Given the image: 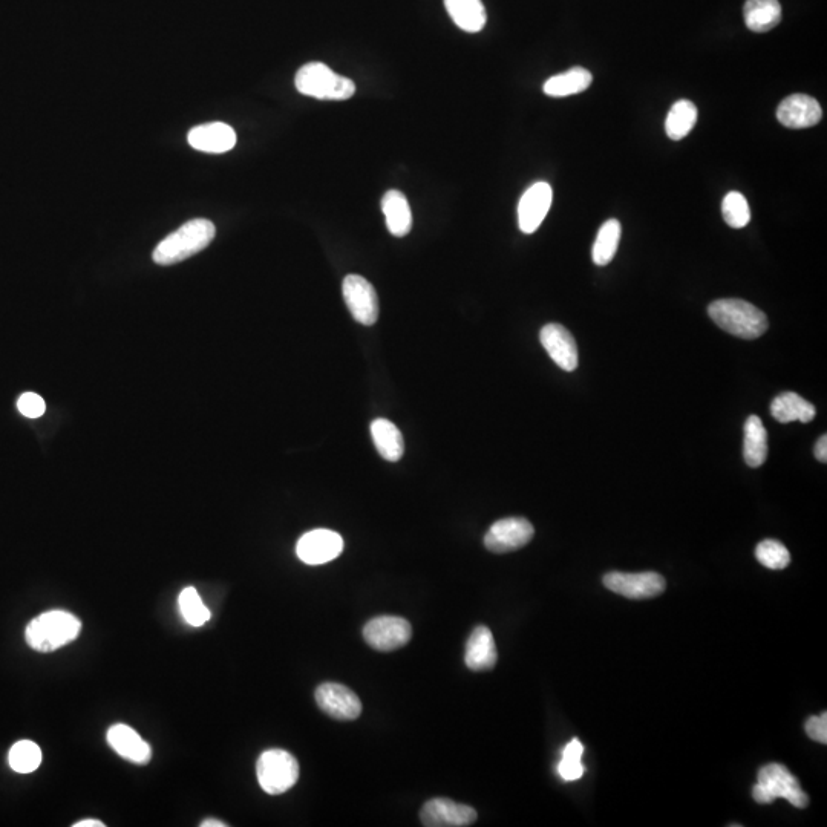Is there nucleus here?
Returning <instances> with one entry per match:
<instances>
[{
    "instance_id": "nucleus-1",
    "label": "nucleus",
    "mask_w": 827,
    "mask_h": 827,
    "mask_svg": "<svg viewBox=\"0 0 827 827\" xmlns=\"http://www.w3.org/2000/svg\"><path fill=\"white\" fill-rule=\"evenodd\" d=\"M215 235L216 229L212 221L197 218L166 236L152 253V258L158 265L178 264L203 252Z\"/></svg>"
},
{
    "instance_id": "nucleus-2",
    "label": "nucleus",
    "mask_w": 827,
    "mask_h": 827,
    "mask_svg": "<svg viewBox=\"0 0 827 827\" xmlns=\"http://www.w3.org/2000/svg\"><path fill=\"white\" fill-rule=\"evenodd\" d=\"M82 622L63 610L42 613L28 624L27 644L39 653H51L79 638Z\"/></svg>"
},
{
    "instance_id": "nucleus-3",
    "label": "nucleus",
    "mask_w": 827,
    "mask_h": 827,
    "mask_svg": "<svg viewBox=\"0 0 827 827\" xmlns=\"http://www.w3.org/2000/svg\"><path fill=\"white\" fill-rule=\"evenodd\" d=\"M710 318L717 327L740 339L754 340L768 330L766 314L742 299H719L708 307Z\"/></svg>"
},
{
    "instance_id": "nucleus-4",
    "label": "nucleus",
    "mask_w": 827,
    "mask_h": 827,
    "mask_svg": "<svg viewBox=\"0 0 827 827\" xmlns=\"http://www.w3.org/2000/svg\"><path fill=\"white\" fill-rule=\"evenodd\" d=\"M296 89L301 94L318 100H348L356 92L353 80L339 76L324 63H307L299 69L295 79Z\"/></svg>"
},
{
    "instance_id": "nucleus-5",
    "label": "nucleus",
    "mask_w": 827,
    "mask_h": 827,
    "mask_svg": "<svg viewBox=\"0 0 827 827\" xmlns=\"http://www.w3.org/2000/svg\"><path fill=\"white\" fill-rule=\"evenodd\" d=\"M752 797L760 805H769L777 798H785L798 809L809 805L808 794L800 788L797 778L780 763H769L760 769L759 783L752 788Z\"/></svg>"
},
{
    "instance_id": "nucleus-6",
    "label": "nucleus",
    "mask_w": 827,
    "mask_h": 827,
    "mask_svg": "<svg viewBox=\"0 0 827 827\" xmlns=\"http://www.w3.org/2000/svg\"><path fill=\"white\" fill-rule=\"evenodd\" d=\"M256 775L262 791L270 795L285 794L298 782L299 763L284 749H269L259 757Z\"/></svg>"
},
{
    "instance_id": "nucleus-7",
    "label": "nucleus",
    "mask_w": 827,
    "mask_h": 827,
    "mask_svg": "<svg viewBox=\"0 0 827 827\" xmlns=\"http://www.w3.org/2000/svg\"><path fill=\"white\" fill-rule=\"evenodd\" d=\"M412 638V627L399 616H379L363 627V639L377 651L399 650Z\"/></svg>"
},
{
    "instance_id": "nucleus-8",
    "label": "nucleus",
    "mask_w": 827,
    "mask_h": 827,
    "mask_svg": "<svg viewBox=\"0 0 827 827\" xmlns=\"http://www.w3.org/2000/svg\"><path fill=\"white\" fill-rule=\"evenodd\" d=\"M605 589L628 599H651L665 592L664 576L654 572H612L604 576Z\"/></svg>"
},
{
    "instance_id": "nucleus-9",
    "label": "nucleus",
    "mask_w": 827,
    "mask_h": 827,
    "mask_svg": "<svg viewBox=\"0 0 827 827\" xmlns=\"http://www.w3.org/2000/svg\"><path fill=\"white\" fill-rule=\"evenodd\" d=\"M535 535L532 523L526 518H504L492 524L484 537V546L494 553H509L523 549Z\"/></svg>"
},
{
    "instance_id": "nucleus-10",
    "label": "nucleus",
    "mask_w": 827,
    "mask_h": 827,
    "mask_svg": "<svg viewBox=\"0 0 827 827\" xmlns=\"http://www.w3.org/2000/svg\"><path fill=\"white\" fill-rule=\"evenodd\" d=\"M342 290L351 316L367 327L376 324L379 319V298L373 285L362 276L348 275L344 279Z\"/></svg>"
},
{
    "instance_id": "nucleus-11",
    "label": "nucleus",
    "mask_w": 827,
    "mask_h": 827,
    "mask_svg": "<svg viewBox=\"0 0 827 827\" xmlns=\"http://www.w3.org/2000/svg\"><path fill=\"white\" fill-rule=\"evenodd\" d=\"M344 552V540L339 533L328 529H316L302 535L296 553L302 563L321 566L330 563Z\"/></svg>"
},
{
    "instance_id": "nucleus-12",
    "label": "nucleus",
    "mask_w": 827,
    "mask_h": 827,
    "mask_svg": "<svg viewBox=\"0 0 827 827\" xmlns=\"http://www.w3.org/2000/svg\"><path fill=\"white\" fill-rule=\"evenodd\" d=\"M316 703L331 719L348 722L362 714V702L357 694L342 684H322L316 690Z\"/></svg>"
},
{
    "instance_id": "nucleus-13",
    "label": "nucleus",
    "mask_w": 827,
    "mask_h": 827,
    "mask_svg": "<svg viewBox=\"0 0 827 827\" xmlns=\"http://www.w3.org/2000/svg\"><path fill=\"white\" fill-rule=\"evenodd\" d=\"M477 817L474 808L449 798H432L426 801L420 812V820L426 827H466L474 824Z\"/></svg>"
},
{
    "instance_id": "nucleus-14",
    "label": "nucleus",
    "mask_w": 827,
    "mask_h": 827,
    "mask_svg": "<svg viewBox=\"0 0 827 827\" xmlns=\"http://www.w3.org/2000/svg\"><path fill=\"white\" fill-rule=\"evenodd\" d=\"M553 190L550 184L540 181L530 186L518 204V224L523 233L537 232L552 207Z\"/></svg>"
},
{
    "instance_id": "nucleus-15",
    "label": "nucleus",
    "mask_w": 827,
    "mask_h": 827,
    "mask_svg": "<svg viewBox=\"0 0 827 827\" xmlns=\"http://www.w3.org/2000/svg\"><path fill=\"white\" fill-rule=\"evenodd\" d=\"M821 118L823 109L811 95H789L777 109V120L788 129L812 128L820 123Z\"/></svg>"
},
{
    "instance_id": "nucleus-16",
    "label": "nucleus",
    "mask_w": 827,
    "mask_h": 827,
    "mask_svg": "<svg viewBox=\"0 0 827 827\" xmlns=\"http://www.w3.org/2000/svg\"><path fill=\"white\" fill-rule=\"evenodd\" d=\"M540 340L550 359L561 370L570 373L578 368V345L566 327L559 324L546 325L541 330Z\"/></svg>"
},
{
    "instance_id": "nucleus-17",
    "label": "nucleus",
    "mask_w": 827,
    "mask_h": 827,
    "mask_svg": "<svg viewBox=\"0 0 827 827\" xmlns=\"http://www.w3.org/2000/svg\"><path fill=\"white\" fill-rule=\"evenodd\" d=\"M106 739L118 756L128 762L146 765L152 759L151 746L131 726L123 725V723L112 725Z\"/></svg>"
},
{
    "instance_id": "nucleus-18",
    "label": "nucleus",
    "mask_w": 827,
    "mask_h": 827,
    "mask_svg": "<svg viewBox=\"0 0 827 827\" xmlns=\"http://www.w3.org/2000/svg\"><path fill=\"white\" fill-rule=\"evenodd\" d=\"M190 146L207 154H224L232 151L236 144V134L226 123H207L190 129L187 135Z\"/></svg>"
},
{
    "instance_id": "nucleus-19",
    "label": "nucleus",
    "mask_w": 827,
    "mask_h": 827,
    "mask_svg": "<svg viewBox=\"0 0 827 827\" xmlns=\"http://www.w3.org/2000/svg\"><path fill=\"white\" fill-rule=\"evenodd\" d=\"M497 661V645L492 631L484 625H478L466 644V667L471 671H489L497 665Z\"/></svg>"
},
{
    "instance_id": "nucleus-20",
    "label": "nucleus",
    "mask_w": 827,
    "mask_h": 827,
    "mask_svg": "<svg viewBox=\"0 0 827 827\" xmlns=\"http://www.w3.org/2000/svg\"><path fill=\"white\" fill-rule=\"evenodd\" d=\"M382 210L391 235L403 238L411 232V207L402 192L388 190L382 198Z\"/></svg>"
},
{
    "instance_id": "nucleus-21",
    "label": "nucleus",
    "mask_w": 827,
    "mask_h": 827,
    "mask_svg": "<svg viewBox=\"0 0 827 827\" xmlns=\"http://www.w3.org/2000/svg\"><path fill=\"white\" fill-rule=\"evenodd\" d=\"M745 23L752 33H768L782 22V5L778 0H746Z\"/></svg>"
},
{
    "instance_id": "nucleus-22",
    "label": "nucleus",
    "mask_w": 827,
    "mask_h": 827,
    "mask_svg": "<svg viewBox=\"0 0 827 827\" xmlns=\"http://www.w3.org/2000/svg\"><path fill=\"white\" fill-rule=\"evenodd\" d=\"M771 414L780 423H809L815 419L814 405L797 393H783L771 403Z\"/></svg>"
},
{
    "instance_id": "nucleus-23",
    "label": "nucleus",
    "mask_w": 827,
    "mask_h": 827,
    "mask_svg": "<svg viewBox=\"0 0 827 827\" xmlns=\"http://www.w3.org/2000/svg\"><path fill=\"white\" fill-rule=\"evenodd\" d=\"M371 437L379 454L386 461H399L405 454V442L402 432L393 422L386 419H377L371 423Z\"/></svg>"
},
{
    "instance_id": "nucleus-24",
    "label": "nucleus",
    "mask_w": 827,
    "mask_h": 827,
    "mask_svg": "<svg viewBox=\"0 0 827 827\" xmlns=\"http://www.w3.org/2000/svg\"><path fill=\"white\" fill-rule=\"evenodd\" d=\"M592 82V72L587 71L586 68H581V66H575V68L569 69V71L564 72V74L550 77V79L544 83L543 89L544 94L549 95V97L561 99V97L581 94V92L590 88Z\"/></svg>"
},
{
    "instance_id": "nucleus-25",
    "label": "nucleus",
    "mask_w": 827,
    "mask_h": 827,
    "mask_svg": "<svg viewBox=\"0 0 827 827\" xmlns=\"http://www.w3.org/2000/svg\"><path fill=\"white\" fill-rule=\"evenodd\" d=\"M743 457L749 468H760L768 458V432L760 417L751 416L746 420Z\"/></svg>"
},
{
    "instance_id": "nucleus-26",
    "label": "nucleus",
    "mask_w": 827,
    "mask_h": 827,
    "mask_svg": "<svg viewBox=\"0 0 827 827\" xmlns=\"http://www.w3.org/2000/svg\"><path fill=\"white\" fill-rule=\"evenodd\" d=\"M445 7L455 25L466 33H478L488 20L481 0H445Z\"/></svg>"
},
{
    "instance_id": "nucleus-27",
    "label": "nucleus",
    "mask_w": 827,
    "mask_h": 827,
    "mask_svg": "<svg viewBox=\"0 0 827 827\" xmlns=\"http://www.w3.org/2000/svg\"><path fill=\"white\" fill-rule=\"evenodd\" d=\"M697 115H699V112H697L696 105L690 100H679V102L674 103L670 112H668L667 120H665V132H667L668 138L679 141L690 135V132L696 126Z\"/></svg>"
},
{
    "instance_id": "nucleus-28",
    "label": "nucleus",
    "mask_w": 827,
    "mask_h": 827,
    "mask_svg": "<svg viewBox=\"0 0 827 827\" xmlns=\"http://www.w3.org/2000/svg\"><path fill=\"white\" fill-rule=\"evenodd\" d=\"M621 223L618 220H608L602 224L593 244V262L599 267L610 264L618 252L619 241H621Z\"/></svg>"
},
{
    "instance_id": "nucleus-29",
    "label": "nucleus",
    "mask_w": 827,
    "mask_h": 827,
    "mask_svg": "<svg viewBox=\"0 0 827 827\" xmlns=\"http://www.w3.org/2000/svg\"><path fill=\"white\" fill-rule=\"evenodd\" d=\"M8 762H10L13 771L19 772V774H30V772L36 771L42 763V751L31 740H22V742H17L11 748Z\"/></svg>"
},
{
    "instance_id": "nucleus-30",
    "label": "nucleus",
    "mask_w": 827,
    "mask_h": 827,
    "mask_svg": "<svg viewBox=\"0 0 827 827\" xmlns=\"http://www.w3.org/2000/svg\"><path fill=\"white\" fill-rule=\"evenodd\" d=\"M722 215L725 223L733 229H743L748 226L751 221V209L742 193L736 190L726 193L722 201Z\"/></svg>"
},
{
    "instance_id": "nucleus-31",
    "label": "nucleus",
    "mask_w": 827,
    "mask_h": 827,
    "mask_svg": "<svg viewBox=\"0 0 827 827\" xmlns=\"http://www.w3.org/2000/svg\"><path fill=\"white\" fill-rule=\"evenodd\" d=\"M178 605H180L181 615L186 619L187 624L193 625V627H201L210 619L209 608L206 607L203 599L198 595L197 589H193V587H186L180 593Z\"/></svg>"
},
{
    "instance_id": "nucleus-32",
    "label": "nucleus",
    "mask_w": 827,
    "mask_h": 827,
    "mask_svg": "<svg viewBox=\"0 0 827 827\" xmlns=\"http://www.w3.org/2000/svg\"><path fill=\"white\" fill-rule=\"evenodd\" d=\"M756 558L762 566L771 570L786 569L791 563V553L775 540H765L757 546Z\"/></svg>"
},
{
    "instance_id": "nucleus-33",
    "label": "nucleus",
    "mask_w": 827,
    "mask_h": 827,
    "mask_svg": "<svg viewBox=\"0 0 827 827\" xmlns=\"http://www.w3.org/2000/svg\"><path fill=\"white\" fill-rule=\"evenodd\" d=\"M17 408L22 412L23 416L30 417V419H37L43 416L46 411L45 402L42 397L34 393H25L17 400Z\"/></svg>"
},
{
    "instance_id": "nucleus-34",
    "label": "nucleus",
    "mask_w": 827,
    "mask_h": 827,
    "mask_svg": "<svg viewBox=\"0 0 827 827\" xmlns=\"http://www.w3.org/2000/svg\"><path fill=\"white\" fill-rule=\"evenodd\" d=\"M806 734H808L809 739L814 740V742L823 743L826 745L827 743V713L821 714V716H812L809 717L808 722H806Z\"/></svg>"
},
{
    "instance_id": "nucleus-35",
    "label": "nucleus",
    "mask_w": 827,
    "mask_h": 827,
    "mask_svg": "<svg viewBox=\"0 0 827 827\" xmlns=\"http://www.w3.org/2000/svg\"><path fill=\"white\" fill-rule=\"evenodd\" d=\"M558 772L567 782H575L584 774V766H582L581 760L563 757V760L559 763Z\"/></svg>"
},
{
    "instance_id": "nucleus-36",
    "label": "nucleus",
    "mask_w": 827,
    "mask_h": 827,
    "mask_svg": "<svg viewBox=\"0 0 827 827\" xmlns=\"http://www.w3.org/2000/svg\"><path fill=\"white\" fill-rule=\"evenodd\" d=\"M815 458L821 463H826L827 461V437L826 435H821L820 439H818L817 445H815Z\"/></svg>"
},
{
    "instance_id": "nucleus-37",
    "label": "nucleus",
    "mask_w": 827,
    "mask_h": 827,
    "mask_svg": "<svg viewBox=\"0 0 827 827\" xmlns=\"http://www.w3.org/2000/svg\"><path fill=\"white\" fill-rule=\"evenodd\" d=\"M74 827H105V823L99 820H83L74 824Z\"/></svg>"
},
{
    "instance_id": "nucleus-38",
    "label": "nucleus",
    "mask_w": 827,
    "mask_h": 827,
    "mask_svg": "<svg viewBox=\"0 0 827 827\" xmlns=\"http://www.w3.org/2000/svg\"><path fill=\"white\" fill-rule=\"evenodd\" d=\"M227 824L220 820H204L201 827H226Z\"/></svg>"
}]
</instances>
